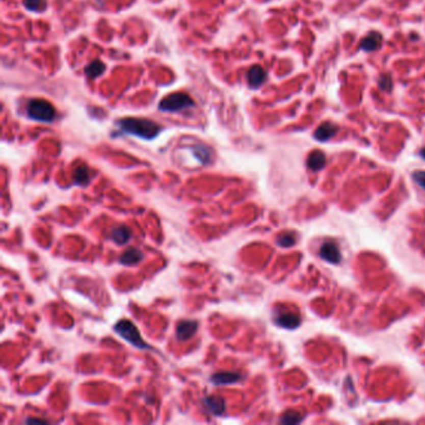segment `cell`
Segmentation results:
<instances>
[{"mask_svg":"<svg viewBox=\"0 0 425 425\" xmlns=\"http://www.w3.org/2000/svg\"><path fill=\"white\" fill-rule=\"evenodd\" d=\"M117 126L122 132L145 140L155 139L161 130V127L156 122L147 119H138V117H125V119L119 120Z\"/></svg>","mask_w":425,"mask_h":425,"instance_id":"obj_1","label":"cell"},{"mask_svg":"<svg viewBox=\"0 0 425 425\" xmlns=\"http://www.w3.org/2000/svg\"><path fill=\"white\" fill-rule=\"evenodd\" d=\"M28 115L30 119L41 122H52L57 117V110L52 103L43 99H33L28 102Z\"/></svg>","mask_w":425,"mask_h":425,"instance_id":"obj_2","label":"cell"},{"mask_svg":"<svg viewBox=\"0 0 425 425\" xmlns=\"http://www.w3.org/2000/svg\"><path fill=\"white\" fill-rule=\"evenodd\" d=\"M114 331L116 332L122 339L126 340L127 343H130L131 346H134L135 348L139 349H149L150 346L142 339L141 334H140V331L138 327L135 326L132 322L127 320L119 321L114 327Z\"/></svg>","mask_w":425,"mask_h":425,"instance_id":"obj_3","label":"cell"},{"mask_svg":"<svg viewBox=\"0 0 425 425\" xmlns=\"http://www.w3.org/2000/svg\"><path fill=\"white\" fill-rule=\"evenodd\" d=\"M194 100L184 92H173L169 96L164 97L158 103V109L164 113H177V111L194 108Z\"/></svg>","mask_w":425,"mask_h":425,"instance_id":"obj_4","label":"cell"},{"mask_svg":"<svg viewBox=\"0 0 425 425\" xmlns=\"http://www.w3.org/2000/svg\"><path fill=\"white\" fill-rule=\"evenodd\" d=\"M320 256L324 261L332 264H338L342 261V253H340L339 247L333 241H326L323 243L320 250Z\"/></svg>","mask_w":425,"mask_h":425,"instance_id":"obj_5","label":"cell"},{"mask_svg":"<svg viewBox=\"0 0 425 425\" xmlns=\"http://www.w3.org/2000/svg\"><path fill=\"white\" fill-rule=\"evenodd\" d=\"M198 329V323L197 321L194 320H184L178 322L177 327H176V337L180 340H187L191 337H194V334L197 332Z\"/></svg>","mask_w":425,"mask_h":425,"instance_id":"obj_6","label":"cell"},{"mask_svg":"<svg viewBox=\"0 0 425 425\" xmlns=\"http://www.w3.org/2000/svg\"><path fill=\"white\" fill-rule=\"evenodd\" d=\"M203 405L207 408L209 413L215 416H221L223 415L226 412V403L225 399L221 398V396H215V395H207L205 398H202Z\"/></svg>","mask_w":425,"mask_h":425,"instance_id":"obj_7","label":"cell"},{"mask_svg":"<svg viewBox=\"0 0 425 425\" xmlns=\"http://www.w3.org/2000/svg\"><path fill=\"white\" fill-rule=\"evenodd\" d=\"M275 323L278 327H282V328L295 329L301 324V318H299V315L295 314V313L281 312L276 314Z\"/></svg>","mask_w":425,"mask_h":425,"instance_id":"obj_8","label":"cell"},{"mask_svg":"<svg viewBox=\"0 0 425 425\" xmlns=\"http://www.w3.org/2000/svg\"><path fill=\"white\" fill-rule=\"evenodd\" d=\"M241 374L236 371H219V373L212 374L211 383L215 385H230L241 380Z\"/></svg>","mask_w":425,"mask_h":425,"instance_id":"obj_9","label":"cell"},{"mask_svg":"<svg viewBox=\"0 0 425 425\" xmlns=\"http://www.w3.org/2000/svg\"><path fill=\"white\" fill-rule=\"evenodd\" d=\"M383 44V36L377 32H371L360 41V49L364 50V51L370 52L376 51V50L380 49Z\"/></svg>","mask_w":425,"mask_h":425,"instance_id":"obj_10","label":"cell"},{"mask_svg":"<svg viewBox=\"0 0 425 425\" xmlns=\"http://www.w3.org/2000/svg\"><path fill=\"white\" fill-rule=\"evenodd\" d=\"M265 79H267V74H265V71L261 68V66L254 65L248 70L247 81H248V85H250L251 88H253V89L259 88L261 85H263Z\"/></svg>","mask_w":425,"mask_h":425,"instance_id":"obj_11","label":"cell"},{"mask_svg":"<svg viewBox=\"0 0 425 425\" xmlns=\"http://www.w3.org/2000/svg\"><path fill=\"white\" fill-rule=\"evenodd\" d=\"M337 131L338 127L335 126L334 124H332V122H324V124L321 125V126L315 130L314 138L321 142L328 141V140H331L335 134H337Z\"/></svg>","mask_w":425,"mask_h":425,"instance_id":"obj_12","label":"cell"},{"mask_svg":"<svg viewBox=\"0 0 425 425\" xmlns=\"http://www.w3.org/2000/svg\"><path fill=\"white\" fill-rule=\"evenodd\" d=\"M144 254L138 248H128L120 257V263L124 265H135L142 261Z\"/></svg>","mask_w":425,"mask_h":425,"instance_id":"obj_13","label":"cell"},{"mask_svg":"<svg viewBox=\"0 0 425 425\" xmlns=\"http://www.w3.org/2000/svg\"><path fill=\"white\" fill-rule=\"evenodd\" d=\"M110 238L113 240L116 245H126L131 238V230L126 226H119L111 231Z\"/></svg>","mask_w":425,"mask_h":425,"instance_id":"obj_14","label":"cell"},{"mask_svg":"<svg viewBox=\"0 0 425 425\" xmlns=\"http://www.w3.org/2000/svg\"><path fill=\"white\" fill-rule=\"evenodd\" d=\"M326 155H324L322 151L317 150L313 151L308 156L307 165H308V167L312 171H320V170H322L326 166Z\"/></svg>","mask_w":425,"mask_h":425,"instance_id":"obj_15","label":"cell"},{"mask_svg":"<svg viewBox=\"0 0 425 425\" xmlns=\"http://www.w3.org/2000/svg\"><path fill=\"white\" fill-rule=\"evenodd\" d=\"M84 71H85V75L89 79H96L97 76H100L105 71V64H102L99 60H95L89 64V65H86Z\"/></svg>","mask_w":425,"mask_h":425,"instance_id":"obj_16","label":"cell"},{"mask_svg":"<svg viewBox=\"0 0 425 425\" xmlns=\"http://www.w3.org/2000/svg\"><path fill=\"white\" fill-rule=\"evenodd\" d=\"M72 177H74V182L76 184H80V186H86V184L89 183V181H90V178H89V171L85 166L77 167V169L75 170Z\"/></svg>","mask_w":425,"mask_h":425,"instance_id":"obj_17","label":"cell"},{"mask_svg":"<svg viewBox=\"0 0 425 425\" xmlns=\"http://www.w3.org/2000/svg\"><path fill=\"white\" fill-rule=\"evenodd\" d=\"M24 7L34 13H41L46 9L45 0H24Z\"/></svg>","mask_w":425,"mask_h":425,"instance_id":"obj_18","label":"cell"},{"mask_svg":"<svg viewBox=\"0 0 425 425\" xmlns=\"http://www.w3.org/2000/svg\"><path fill=\"white\" fill-rule=\"evenodd\" d=\"M299 421H302V416L295 412L286 413L281 419V423L283 424H297Z\"/></svg>","mask_w":425,"mask_h":425,"instance_id":"obj_19","label":"cell"},{"mask_svg":"<svg viewBox=\"0 0 425 425\" xmlns=\"http://www.w3.org/2000/svg\"><path fill=\"white\" fill-rule=\"evenodd\" d=\"M296 243V238L292 234H282L277 238V245L281 247H290Z\"/></svg>","mask_w":425,"mask_h":425,"instance_id":"obj_20","label":"cell"},{"mask_svg":"<svg viewBox=\"0 0 425 425\" xmlns=\"http://www.w3.org/2000/svg\"><path fill=\"white\" fill-rule=\"evenodd\" d=\"M379 86L380 89H383L384 91L389 92L393 88V84H391V79L389 75H382L379 79Z\"/></svg>","mask_w":425,"mask_h":425,"instance_id":"obj_21","label":"cell"},{"mask_svg":"<svg viewBox=\"0 0 425 425\" xmlns=\"http://www.w3.org/2000/svg\"><path fill=\"white\" fill-rule=\"evenodd\" d=\"M413 180L415 181L421 189L425 190V171H415L413 173Z\"/></svg>","mask_w":425,"mask_h":425,"instance_id":"obj_22","label":"cell"},{"mask_svg":"<svg viewBox=\"0 0 425 425\" xmlns=\"http://www.w3.org/2000/svg\"><path fill=\"white\" fill-rule=\"evenodd\" d=\"M24 423H26V424H47V420H44V419L29 418V419H26Z\"/></svg>","mask_w":425,"mask_h":425,"instance_id":"obj_23","label":"cell"},{"mask_svg":"<svg viewBox=\"0 0 425 425\" xmlns=\"http://www.w3.org/2000/svg\"><path fill=\"white\" fill-rule=\"evenodd\" d=\"M419 153H420L421 157H423L424 160H425V149H421V150H420V152H419Z\"/></svg>","mask_w":425,"mask_h":425,"instance_id":"obj_24","label":"cell"}]
</instances>
